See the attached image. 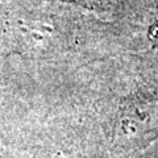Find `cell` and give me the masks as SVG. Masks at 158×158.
I'll return each instance as SVG.
<instances>
[{
	"mask_svg": "<svg viewBox=\"0 0 158 158\" xmlns=\"http://www.w3.org/2000/svg\"><path fill=\"white\" fill-rule=\"evenodd\" d=\"M125 144L141 146L158 136V100L132 99L121 108L116 124Z\"/></svg>",
	"mask_w": 158,
	"mask_h": 158,
	"instance_id": "obj_1",
	"label": "cell"
}]
</instances>
